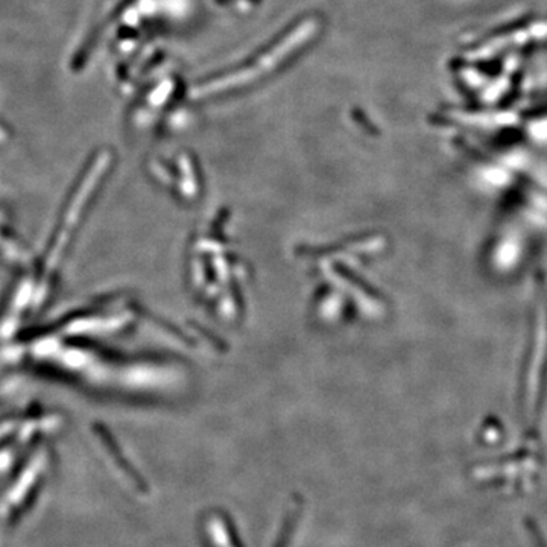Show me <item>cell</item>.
<instances>
[{
    "label": "cell",
    "mask_w": 547,
    "mask_h": 547,
    "mask_svg": "<svg viewBox=\"0 0 547 547\" xmlns=\"http://www.w3.org/2000/svg\"><path fill=\"white\" fill-rule=\"evenodd\" d=\"M317 28H318V25L315 23L313 20L301 23V26H298L294 32L286 35V39H284L281 43H279L271 50L261 55L254 66L246 67V69H243L241 72H236L235 74H231V77L208 82V84L199 87L197 92H193V95L207 96V95L219 93V92H223V90L235 88L237 86L245 84V82H250L252 79L260 78L261 74H265L266 72L272 70L274 67L279 66L281 63V59L286 58L290 52H294L295 48L301 46L303 43L309 40L310 35L317 31Z\"/></svg>",
    "instance_id": "cell-1"
}]
</instances>
